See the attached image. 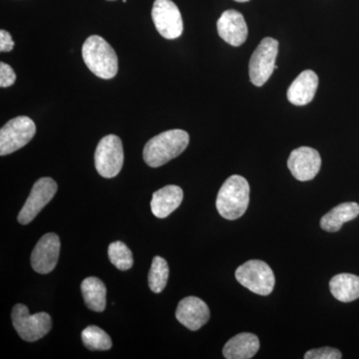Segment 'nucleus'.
<instances>
[{"label":"nucleus","mask_w":359,"mask_h":359,"mask_svg":"<svg viewBox=\"0 0 359 359\" xmlns=\"http://www.w3.org/2000/svg\"><path fill=\"white\" fill-rule=\"evenodd\" d=\"M190 142V136L184 130L174 129L163 132L147 142L143 158L149 167L158 168L181 155Z\"/></svg>","instance_id":"f257e3e1"},{"label":"nucleus","mask_w":359,"mask_h":359,"mask_svg":"<svg viewBox=\"0 0 359 359\" xmlns=\"http://www.w3.org/2000/svg\"><path fill=\"white\" fill-rule=\"evenodd\" d=\"M249 203V183L244 177L233 175L219 189L216 207L224 219L233 221L244 216Z\"/></svg>","instance_id":"f03ea898"},{"label":"nucleus","mask_w":359,"mask_h":359,"mask_svg":"<svg viewBox=\"0 0 359 359\" xmlns=\"http://www.w3.org/2000/svg\"><path fill=\"white\" fill-rule=\"evenodd\" d=\"M82 56L93 74L102 79H112L118 72V58L112 46L103 37L92 35L84 42Z\"/></svg>","instance_id":"7ed1b4c3"},{"label":"nucleus","mask_w":359,"mask_h":359,"mask_svg":"<svg viewBox=\"0 0 359 359\" xmlns=\"http://www.w3.org/2000/svg\"><path fill=\"white\" fill-rule=\"evenodd\" d=\"M11 320L18 335L28 342L41 339L52 328V320L48 313L30 314L29 309L25 304L14 306Z\"/></svg>","instance_id":"20e7f679"},{"label":"nucleus","mask_w":359,"mask_h":359,"mask_svg":"<svg viewBox=\"0 0 359 359\" xmlns=\"http://www.w3.org/2000/svg\"><path fill=\"white\" fill-rule=\"evenodd\" d=\"M236 278L245 289L264 297L271 294L275 287L273 269L259 259H250L238 266L236 271Z\"/></svg>","instance_id":"39448f33"},{"label":"nucleus","mask_w":359,"mask_h":359,"mask_svg":"<svg viewBox=\"0 0 359 359\" xmlns=\"http://www.w3.org/2000/svg\"><path fill=\"white\" fill-rule=\"evenodd\" d=\"M95 168L103 178L112 179L121 172L124 164V150L121 139L108 135L99 142L95 155Z\"/></svg>","instance_id":"423d86ee"},{"label":"nucleus","mask_w":359,"mask_h":359,"mask_svg":"<svg viewBox=\"0 0 359 359\" xmlns=\"http://www.w3.org/2000/svg\"><path fill=\"white\" fill-rule=\"evenodd\" d=\"M36 133L34 122L27 116L13 118L0 130V156L13 154L25 147Z\"/></svg>","instance_id":"0eeeda50"},{"label":"nucleus","mask_w":359,"mask_h":359,"mask_svg":"<svg viewBox=\"0 0 359 359\" xmlns=\"http://www.w3.org/2000/svg\"><path fill=\"white\" fill-rule=\"evenodd\" d=\"M278 53V40L271 37L262 40L250 60V78L252 84L261 87L268 81L276 69Z\"/></svg>","instance_id":"6e6552de"},{"label":"nucleus","mask_w":359,"mask_h":359,"mask_svg":"<svg viewBox=\"0 0 359 359\" xmlns=\"http://www.w3.org/2000/svg\"><path fill=\"white\" fill-rule=\"evenodd\" d=\"M57 189L56 182L48 177L36 181L32 187V192L28 196L25 205L20 210L18 218V223L21 224L32 223L44 207H46L47 204L53 199Z\"/></svg>","instance_id":"1a4fd4ad"},{"label":"nucleus","mask_w":359,"mask_h":359,"mask_svg":"<svg viewBox=\"0 0 359 359\" xmlns=\"http://www.w3.org/2000/svg\"><path fill=\"white\" fill-rule=\"evenodd\" d=\"M152 20L156 29L166 39H176L183 33L184 26L178 6L172 0H155Z\"/></svg>","instance_id":"9d476101"},{"label":"nucleus","mask_w":359,"mask_h":359,"mask_svg":"<svg viewBox=\"0 0 359 359\" xmlns=\"http://www.w3.org/2000/svg\"><path fill=\"white\" fill-rule=\"evenodd\" d=\"M60 248V240L56 233L44 235L33 249L30 257L32 269L41 275L51 273L58 263Z\"/></svg>","instance_id":"9b49d317"},{"label":"nucleus","mask_w":359,"mask_h":359,"mask_svg":"<svg viewBox=\"0 0 359 359\" xmlns=\"http://www.w3.org/2000/svg\"><path fill=\"white\" fill-rule=\"evenodd\" d=\"M287 167L295 179L301 182L316 178L321 167L320 153L311 147H299L290 153Z\"/></svg>","instance_id":"f8f14e48"},{"label":"nucleus","mask_w":359,"mask_h":359,"mask_svg":"<svg viewBox=\"0 0 359 359\" xmlns=\"http://www.w3.org/2000/svg\"><path fill=\"white\" fill-rule=\"evenodd\" d=\"M210 309L207 304L199 297H188L179 302L176 318L180 323L196 332L204 327L210 320Z\"/></svg>","instance_id":"ddd939ff"},{"label":"nucleus","mask_w":359,"mask_h":359,"mask_svg":"<svg viewBox=\"0 0 359 359\" xmlns=\"http://www.w3.org/2000/svg\"><path fill=\"white\" fill-rule=\"evenodd\" d=\"M219 37L231 46H241L248 39V26L243 14L237 11H226L217 23Z\"/></svg>","instance_id":"4468645a"},{"label":"nucleus","mask_w":359,"mask_h":359,"mask_svg":"<svg viewBox=\"0 0 359 359\" xmlns=\"http://www.w3.org/2000/svg\"><path fill=\"white\" fill-rule=\"evenodd\" d=\"M318 86V77L313 70L302 72L287 90V99L297 106H304L311 103L316 95Z\"/></svg>","instance_id":"2eb2a0df"},{"label":"nucleus","mask_w":359,"mask_h":359,"mask_svg":"<svg viewBox=\"0 0 359 359\" xmlns=\"http://www.w3.org/2000/svg\"><path fill=\"white\" fill-rule=\"evenodd\" d=\"M183 190L178 186L169 185L153 194L151 210L157 218L165 219L178 209L183 201Z\"/></svg>","instance_id":"dca6fc26"},{"label":"nucleus","mask_w":359,"mask_h":359,"mask_svg":"<svg viewBox=\"0 0 359 359\" xmlns=\"http://www.w3.org/2000/svg\"><path fill=\"white\" fill-rule=\"evenodd\" d=\"M259 349V337L250 332H243L231 337L224 344L223 354L226 359H250L256 355Z\"/></svg>","instance_id":"f3484780"},{"label":"nucleus","mask_w":359,"mask_h":359,"mask_svg":"<svg viewBox=\"0 0 359 359\" xmlns=\"http://www.w3.org/2000/svg\"><path fill=\"white\" fill-rule=\"evenodd\" d=\"M358 204L354 202L342 203L321 218V229L328 233H335L342 228L344 223L358 218Z\"/></svg>","instance_id":"a211bd4d"},{"label":"nucleus","mask_w":359,"mask_h":359,"mask_svg":"<svg viewBox=\"0 0 359 359\" xmlns=\"http://www.w3.org/2000/svg\"><path fill=\"white\" fill-rule=\"evenodd\" d=\"M330 289L337 301H355L359 299V276L351 273H339L330 280Z\"/></svg>","instance_id":"6ab92c4d"},{"label":"nucleus","mask_w":359,"mask_h":359,"mask_svg":"<svg viewBox=\"0 0 359 359\" xmlns=\"http://www.w3.org/2000/svg\"><path fill=\"white\" fill-rule=\"evenodd\" d=\"M81 292L87 308L96 313H102L106 308V290L102 280L90 276L81 283Z\"/></svg>","instance_id":"aec40b11"},{"label":"nucleus","mask_w":359,"mask_h":359,"mask_svg":"<svg viewBox=\"0 0 359 359\" xmlns=\"http://www.w3.org/2000/svg\"><path fill=\"white\" fill-rule=\"evenodd\" d=\"M82 342L89 351H109L112 347V340L100 327L89 325L81 334Z\"/></svg>","instance_id":"412c9836"},{"label":"nucleus","mask_w":359,"mask_h":359,"mask_svg":"<svg viewBox=\"0 0 359 359\" xmlns=\"http://www.w3.org/2000/svg\"><path fill=\"white\" fill-rule=\"evenodd\" d=\"M169 278V266L166 259L155 257L149 271L148 283L151 290L155 294H160L166 287Z\"/></svg>","instance_id":"4be33fe9"},{"label":"nucleus","mask_w":359,"mask_h":359,"mask_svg":"<svg viewBox=\"0 0 359 359\" xmlns=\"http://www.w3.org/2000/svg\"><path fill=\"white\" fill-rule=\"evenodd\" d=\"M108 256L113 266L120 271H128L133 266V255L124 243H112L108 248Z\"/></svg>","instance_id":"5701e85b"},{"label":"nucleus","mask_w":359,"mask_h":359,"mask_svg":"<svg viewBox=\"0 0 359 359\" xmlns=\"http://www.w3.org/2000/svg\"><path fill=\"white\" fill-rule=\"evenodd\" d=\"M306 359H340L342 354L339 349L334 347H320V348L311 349L304 355Z\"/></svg>","instance_id":"b1692460"},{"label":"nucleus","mask_w":359,"mask_h":359,"mask_svg":"<svg viewBox=\"0 0 359 359\" xmlns=\"http://www.w3.org/2000/svg\"><path fill=\"white\" fill-rule=\"evenodd\" d=\"M16 80L15 72L6 63H0V86L7 88L14 84Z\"/></svg>","instance_id":"393cba45"},{"label":"nucleus","mask_w":359,"mask_h":359,"mask_svg":"<svg viewBox=\"0 0 359 359\" xmlns=\"http://www.w3.org/2000/svg\"><path fill=\"white\" fill-rule=\"evenodd\" d=\"M14 42L13 37L6 30H0V51L9 52L13 50Z\"/></svg>","instance_id":"a878e982"},{"label":"nucleus","mask_w":359,"mask_h":359,"mask_svg":"<svg viewBox=\"0 0 359 359\" xmlns=\"http://www.w3.org/2000/svg\"><path fill=\"white\" fill-rule=\"evenodd\" d=\"M235 1H237V2H248V1H250V0H235Z\"/></svg>","instance_id":"bb28decb"},{"label":"nucleus","mask_w":359,"mask_h":359,"mask_svg":"<svg viewBox=\"0 0 359 359\" xmlns=\"http://www.w3.org/2000/svg\"><path fill=\"white\" fill-rule=\"evenodd\" d=\"M108 1H115V0H108Z\"/></svg>","instance_id":"cd10ccee"}]
</instances>
